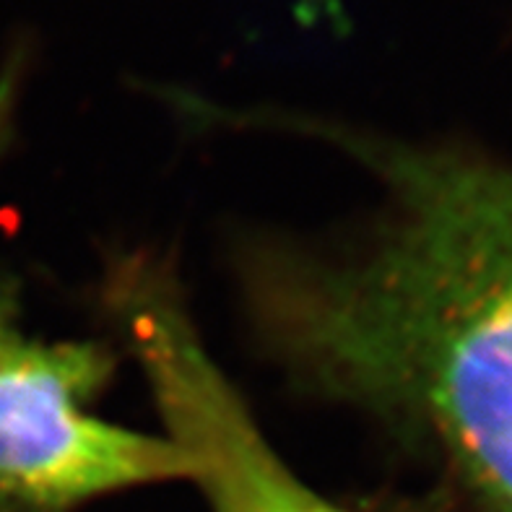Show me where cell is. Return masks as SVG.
I'll return each mask as SVG.
<instances>
[{"instance_id": "7a4b0ae2", "label": "cell", "mask_w": 512, "mask_h": 512, "mask_svg": "<svg viewBox=\"0 0 512 512\" xmlns=\"http://www.w3.org/2000/svg\"><path fill=\"white\" fill-rule=\"evenodd\" d=\"M112 370L115 357L99 341H39L0 318V512H71L190 479L188 453L172 437L91 414Z\"/></svg>"}, {"instance_id": "6da1fadb", "label": "cell", "mask_w": 512, "mask_h": 512, "mask_svg": "<svg viewBox=\"0 0 512 512\" xmlns=\"http://www.w3.org/2000/svg\"><path fill=\"white\" fill-rule=\"evenodd\" d=\"M320 136L380 190L336 245H255L242 292L273 357L372 416L468 512H512V156Z\"/></svg>"}, {"instance_id": "3957f363", "label": "cell", "mask_w": 512, "mask_h": 512, "mask_svg": "<svg viewBox=\"0 0 512 512\" xmlns=\"http://www.w3.org/2000/svg\"><path fill=\"white\" fill-rule=\"evenodd\" d=\"M107 310L146 375L167 437L214 512H344L312 492L268 445L240 393L203 346L180 289L154 260L107 279Z\"/></svg>"}, {"instance_id": "277c9868", "label": "cell", "mask_w": 512, "mask_h": 512, "mask_svg": "<svg viewBox=\"0 0 512 512\" xmlns=\"http://www.w3.org/2000/svg\"><path fill=\"white\" fill-rule=\"evenodd\" d=\"M26 73H29V50L13 47L6 60H0V156L13 136V123H16ZM6 315L8 310L0 299V318H6Z\"/></svg>"}]
</instances>
